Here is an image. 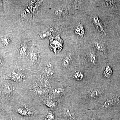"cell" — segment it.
I'll list each match as a JSON object with an SVG mask.
<instances>
[{
  "label": "cell",
  "instance_id": "cell-17",
  "mask_svg": "<svg viewBox=\"0 0 120 120\" xmlns=\"http://www.w3.org/2000/svg\"><path fill=\"white\" fill-rule=\"evenodd\" d=\"M83 74L80 71L76 72L73 75V79L78 81H81L83 79Z\"/></svg>",
  "mask_w": 120,
  "mask_h": 120
},
{
  "label": "cell",
  "instance_id": "cell-7",
  "mask_svg": "<svg viewBox=\"0 0 120 120\" xmlns=\"http://www.w3.org/2000/svg\"><path fill=\"white\" fill-rule=\"evenodd\" d=\"M42 71L44 75L47 77H49L53 74V68L49 64L44 65L42 68Z\"/></svg>",
  "mask_w": 120,
  "mask_h": 120
},
{
  "label": "cell",
  "instance_id": "cell-22",
  "mask_svg": "<svg viewBox=\"0 0 120 120\" xmlns=\"http://www.w3.org/2000/svg\"><path fill=\"white\" fill-rule=\"evenodd\" d=\"M94 46L96 49L98 51L102 52L103 50H104L105 47H104V46L102 45V43L97 42L95 43Z\"/></svg>",
  "mask_w": 120,
  "mask_h": 120
},
{
  "label": "cell",
  "instance_id": "cell-20",
  "mask_svg": "<svg viewBox=\"0 0 120 120\" xmlns=\"http://www.w3.org/2000/svg\"><path fill=\"white\" fill-rule=\"evenodd\" d=\"M55 116L52 110L49 111L45 116L44 120H54Z\"/></svg>",
  "mask_w": 120,
  "mask_h": 120
},
{
  "label": "cell",
  "instance_id": "cell-24",
  "mask_svg": "<svg viewBox=\"0 0 120 120\" xmlns=\"http://www.w3.org/2000/svg\"><path fill=\"white\" fill-rule=\"evenodd\" d=\"M3 61L1 58H0V67H1L2 66V64H3Z\"/></svg>",
  "mask_w": 120,
  "mask_h": 120
},
{
  "label": "cell",
  "instance_id": "cell-6",
  "mask_svg": "<svg viewBox=\"0 0 120 120\" xmlns=\"http://www.w3.org/2000/svg\"><path fill=\"white\" fill-rule=\"evenodd\" d=\"M119 101V98L118 97H112L105 101L102 105V107L105 109L110 108L116 105Z\"/></svg>",
  "mask_w": 120,
  "mask_h": 120
},
{
  "label": "cell",
  "instance_id": "cell-21",
  "mask_svg": "<svg viewBox=\"0 0 120 120\" xmlns=\"http://www.w3.org/2000/svg\"><path fill=\"white\" fill-rule=\"evenodd\" d=\"M35 92L38 96L40 97H42L44 96V95L45 94V89L41 88H36L35 90Z\"/></svg>",
  "mask_w": 120,
  "mask_h": 120
},
{
  "label": "cell",
  "instance_id": "cell-11",
  "mask_svg": "<svg viewBox=\"0 0 120 120\" xmlns=\"http://www.w3.org/2000/svg\"><path fill=\"white\" fill-rule=\"evenodd\" d=\"M75 33L80 37H83L84 34V29L83 26L81 24H79L76 26L75 30Z\"/></svg>",
  "mask_w": 120,
  "mask_h": 120
},
{
  "label": "cell",
  "instance_id": "cell-14",
  "mask_svg": "<svg viewBox=\"0 0 120 120\" xmlns=\"http://www.w3.org/2000/svg\"><path fill=\"white\" fill-rule=\"evenodd\" d=\"M65 92L64 88L62 87H57L54 88L53 91V94L56 97H59L62 96Z\"/></svg>",
  "mask_w": 120,
  "mask_h": 120
},
{
  "label": "cell",
  "instance_id": "cell-12",
  "mask_svg": "<svg viewBox=\"0 0 120 120\" xmlns=\"http://www.w3.org/2000/svg\"><path fill=\"white\" fill-rule=\"evenodd\" d=\"M71 60V56L70 53H68L64 57L62 61V66L64 68H67L69 66Z\"/></svg>",
  "mask_w": 120,
  "mask_h": 120
},
{
  "label": "cell",
  "instance_id": "cell-27",
  "mask_svg": "<svg viewBox=\"0 0 120 120\" xmlns=\"http://www.w3.org/2000/svg\"></svg>",
  "mask_w": 120,
  "mask_h": 120
},
{
  "label": "cell",
  "instance_id": "cell-19",
  "mask_svg": "<svg viewBox=\"0 0 120 120\" xmlns=\"http://www.w3.org/2000/svg\"><path fill=\"white\" fill-rule=\"evenodd\" d=\"M55 15L57 16H62L65 15L67 13V10L64 8L58 9L55 11Z\"/></svg>",
  "mask_w": 120,
  "mask_h": 120
},
{
  "label": "cell",
  "instance_id": "cell-15",
  "mask_svg": "<svg viewBox=\"0 0 120 120\" xmlns=\"http://www.w3.org/2000/svg\"><path fill=\"white\" fill-rule=\"evenodd\" d=\"M88 57L90 62L94 64H96L98 61V56L94 53L90 52L88 55Z\"/></svg>",
  "mask_w": 120,
  "mask_h": 120
},
{
  "label": "cell",
  "instance_id": "cell-26",
  "mask_svg": "<svg viewBox=\"0 0 120 120\" xmlns=\"http://www.w3.org/2000/svg\"></svg>",
  "mask_w": 120,
  "mask_h": 120
},
{
  "label": "cell",
  "instance_id": "cell-23",
  "mask_svg": "<svg viewBox=\"0 0 120 120\" xmlns=\"http://www.w3.org/2000/svg\"><path fill=\"white\" fill-rule=\"evenodd\" d=\"M112 71L109 67H106L105 70L104 72L105 76L106 77H109L112 75Z\"/></svg>",
  "mask_w": 120,
  "mask_h": 120
},
{
  "label": "cell",
  "instance_id": "cell-4",
  "mask_svg": "<svg viewBox=\"0 0 120 120\" xmlns=\"http://www.w3.org/2000/svg\"><path fill=\"white\" fill-rule=\"evenodd\" d=\"M64 117L69 120H75L76 117L75 112L69 108H64L61 110Z\"/></svg>",
  "mask_w": 120,
  "mask_h": 120
},
{
  "label": "cell",
  "instance_id": "cell-5",
  "mask_svg": "<svg viewBox=\"0 0 120 120\" xmlns=\"http://www.w3.org/2000/svg\"><path fill=\"white\" fill-rule=\"evenodd\" d=\"M39 53L34 47H33L30 50L28 54V59L30 62L33 64L36 63L38 61Z\"/></svg>",
  "mask_w": 120,
  "mask_h": 120
},
{
  "label": "cell",
  "instance_id": "cell-2",
  "mask_svg": "<svg viewBox=\"0 0 120 120\" xmlns=\"http://www.w3.org/2000/svg\"><path fill=\"white\" fill-rule=\"evenodd\" d=\"M26 73L23 71L15 69L4 75V78L13 82H20L23 81L26 79Z\"/></svg>",
  "mask_w": 120,
  "mask_h": 120
},
{
  "label": "cell",
  "instance_id": "cell-13",
  "mask_svg": "<svg viewBox=\"0 0 120 120\" xmlns=\"http://www.w3.org/2000/svg\"><path fill=\"white\" fill-rule=\"evenodd\" d=\"M100 20H101L99 19L98 17H95L93 18L92 21L95 25H96L97 27L99 28V30H101L100 31L101 32L104 33L105 30L103 28V25Z\"/></svg>",
  "mask_w": 120,
  "mask_h": 120
},
{
  "label": "cell",
  "instance_id": "cell-1",
  "mask_svg": "<svg viewBox=\"0 0 120 120\" xmlns=\"http://www.w3.org/2000/svg\"><path fill=\"white\" fill-rule=\"evenodd\" d=\"M4 79L0 83V95L5 101L12 97L15 88L12 81Z\"/></svg>",
  "mask_w": 120,
  "mask_h": 120
},
{
  "label": "cell",
  "instance_id": "cell-9",
  "mask_svg": "<svg viewBox=\"0 0 120 120\" xmlns=\"http://www.w3.org/2000/svg\"><path fill=\"white\" fill-rule=\"evenodd\" d=\"M28 45L26 42L23 41L20 43L19 47V51L20 56H26V53Z\"/></svg>",
  "mask_w": 120,
  "mask_h": 120
},
{
  "label": "cell",
  "instance_id": "cell-18",
  "mask_svg": "<svg viewBox=\"0 0 120 120\" xmlns=\"http://www.w3.org/2000/svg\"><path fill=\"white\" fill-rule=\"evenodd\" d=\"M44 103L47 107L50 108H53L56 105L55 102L49 99H45L44 101Z\"/></svg>",
  "mask_w": 120,
  "mask_h": 120
},
{
  "label": "cell",
  "instance_id": "cell-3",
  "mask_svg": "<svg viewBox=\"0 0 120 120\" xmlns=\"http://www.w3.org/2000/svg\"><path fill=\"white\" fill-rule=\"evenodd\" d=\"M15 111L17 113L23 116H31L34 115V113L33 110L24 106L16 107Z\"/></svg>",
  "mask_w": 120,
  "mask_h": 120
},
{
  "label": "cell",
  "instance_id": "cell-8",
  "mask_svg": "<svg viewBox=\"0 0 120 120\" xmlns=\"http://www.w3.org/2000/svg\"><path fill=\"white\" fill-rule=\"evenodd\" d=\"M102 94V90L98 88H95L91 90L88 93V97L90 98H98Z\"/></svg>",
  "mask_w": 120,
  "mask_h": 120
},
{
  "label": "cell",
  "instance_id": "cell-10",
  "mask_svg": "<svg viewBox=\"0 0 120 120\" xmlns=\"http://www.w3.org/2000/svg\"><path fill=\"white\" fill-rule=\"evenodd\" d=\"M53 31L54 30L52 28H47L40 33V34H39V37L41 39L46 38L48 36L51 35Z\"/></svg>",
  "mask_w": 120,
  "mask_h": 120
},
{
  "label": "cell",
  "instance_id": "cell-16",
  "mask_svg": "<svg viewBox=\"0 0 120 120\" xmlns=\"http://www.w3.org/2000/svg\"><path fill=\"white\" fill-rule=\"evenodd\" d=\"M11 41V38L9 36H5L1 39L2 44L5 46H8L10 45Z\"/></svg>",
  "mask_w": 120,
  "mask_h": 120
},
{
  "label": "cell",
  "instance_id": "cell-25",
  "mask_svg": "<svg viewBox=\"0 0 120 120\" xmlns=\"http://www.w3.org/2000/svg\"><path fill=\"white\" fill-rule=\"evenodd\" d=\"M0 120H5L3 118H1V116H0Z\"/></svg>",
  "mask_w": 120,
  "mask_h": 120
}]
</instances>
